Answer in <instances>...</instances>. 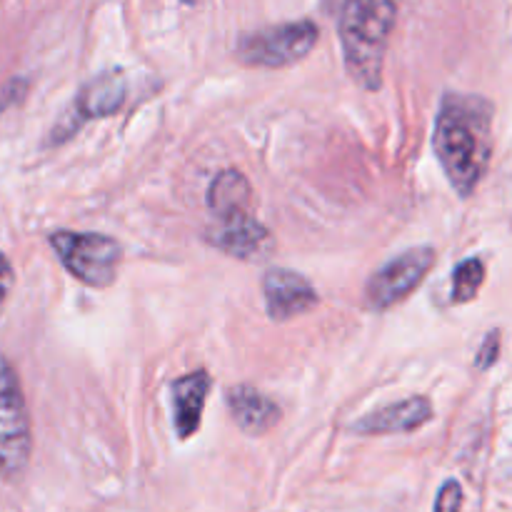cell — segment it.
I'll return each instance as SVG.
<instances>
[{"label":"cell","mask_w":512,"mask_h":512,"mask_svg":"<svg viewBox=\"0 0 512 512\" xmlns=\"http://www.w3.org/2000/svg\"><path fill=\"white\" fill-rule=\"evenodd\" d=\"M435 158L460 198H470L493 155V103L483 95L445 93L433 133Z\"/></svg>","instance_id":"cell-1"},{"label":"cell","mask_w":512,"mask_h":512,"mask_svg":"<svg viewBox=\"0 0 512 512\" xmlns=\"http://www.w3.org/2000/svg\"><path fill=\"white\" fill-rule=\"evenodd\" d=\"M398 23L395 0H343L338 35L345 70L358 88L378 93L383 88L385 55Z\"/></svg>","instance_id":"cell-2"},{"label":"cell","mask_w":512,"mask_h":512,"mask_svg":"<svg viewBox=\"0 0 512 512\" xmlns=\"http://www.w3.org/2000/svg\"><path fill=\"white\" fill-rule=\"evenodd\" d=\"M33 453L28 403L18 373L0 355V480L13 483L25 473Z\"/></svg>","instance_id":"cell-3"},{"label":"cell","mask_w":512,"mask_h":512,"mask_svg":"<svg viewBox=\"0 0 512 512\" xmlns=\"http://www.w3.org/2000/svg\"><path fill=\"white\" fill-rule=\"evenodd\" d=\"M48 243L60 258L63 268L88 288H110L118 278L123 248L115 238L100 233L55 230Z\"/></svg>","instance_id":"cell-4"},{"label":"cell","mask_w":512,"mask_h":512,"mask_svg":"<svg viewBox=\"0 0 512 512\" xmlns=\"http://www.w3.org/2000/svg\"><path fill=\"white\" fill-rule=\"evenodd\" d=\"M320 28L313 20H290L245 33L235 45V58L248 68H288L308 58L318 45Z\"/></svg>","instance_id":"cell-5"},{"label":"cell","mask_w":512,"mask_h":512,"mask_svg":"<svg viewBox=\"0 0 512 512\" xmlns=\"http://www.w3.org/2000/svg\"><path fill=\"white\" fill-rule=\"evenodd\" d=\"M433 265L435 250L428 248V245L395 255L390 263H385L383 268L370 275L368 285H365L368 308L375 310V313H385V310L405 303L423 285Z\"/></svg>","instance_id":"cell-6"},{"label":"cell","mask_w":512,"mask_h":512,"mask_svg":"<svg viewBox=\"0 0 512 512\" xmlns=\"http://www.w3.org/2000/svg\"><path fill=\"white\" fill-rule=\"evenodd\" d=\"M125 95H128V80H125L123 70H105V73L90 78L75 95L68 113L60 118L58 128L53 130V143L73 138L85 120L115 115L125 105Z\"/></svg>","instance_id":"cell-7"},{"label":"cell","mask_w":512,"mask_h":512,"mask_svg":"<svg viewBox=\"0 0 512 512\" xmlns=\"http://www.w3.org/2000/svg\"><path fill=\"white\" fill-rule=\"evenodd\" d=\"M205 235L210 245L238 260H260L273 250V235L258 218H253V213L213 218Z\"/></svg>","instance_id":"cell-8"},{"label":"cell","mask_w":512,"mask_h":512,"mask_svg":"<svg viewBox=\"0 0 512 512\" xmlns=\"http://www.w3.org/2000/svg\"><path fill=\"white\" fill-rule=\"evenodd\" d=\"M265 310L275 323H288L310 313L318 305V290L300 273L288 268H270L263 278Z\"/></svg>","instance_id":"cell-9"},{"label":"cell","mask_w":512,"mask_h":512,"mask_svg":"<svg viewBox=\"0 0 512 512\" xmlns=\"http://www.w3.org/2000/svg\"><path fill=\"white\" fill-rule=\"evenodd\" d=\"M433 415V403L428 398H423V395H415V398L390 403L385 408L363 415L353 425V433L373 435V438H380V435L415 433V430L425 428L433 420Z\"/></svg>","instance_id":"cell-10"},{"label":"cell","mask_w":512,"mask_h":512,"mask_svg":"<svg viewBox=\"0 0 512 512\" xmlns=\"http://www.w3.org/2000/svg\"><path fill=\"white\" fill-rule=\"evenodd\" d=\"M225 403H228L235 425L250 438L268 435L283 418L278 405L268 395L255 390L253 385H233V388H228L225 390Z\"/></svg>","instance_id":"cell-11"},{"label":"cell","mask_w":512,"mask_h":512,"mask_svg":"<svg viewBox=\"0 0 512 512\" xmlns=\"http://www.w3.org/2000/svg\"><path fill=\"white\" fill-rule=\"evenodd\" d=\"M208 370H195V373L183 375L170 385V395H173V428L180 440H190L200 430L203 423L205 400L210 393Z\"/></svg>","instance_id":"cell-12"},{"label":"cell","mask_w":512,"mask_h":512,"mask_svg":"<svg viewBox=\"0 0 512 512\" xmlns=\"http://www.w3.org/2000/svg\"><path fill=\"white\" fill-rule=\"evenodd\" d=\"M208 208L213 218L250 213V208H253V188H250L248 178L233 168L215 175L208 188Z\"/></svg>","instance_id":"cell-13"},{"label":"cell","mask_w":512,"mask_h":512,"mask_svg":"<svg viewBox=\"0 0 512 512\" xmlns=\"http://www.w3.org/2000/svg\"><path fill=\"white\" fill-rule=\"evenodd\" d=\"M485 283V263L480 258H468L455 268L453 273V298L455 305L473 303Z\"/></svg>","instance_id":"cell-14"},{"label":"cell","mask_w":512,"mask_h":512,"mask_svg":"<svg viewBox=\"0 0 512 512\" xmlns=\"http://www.w3.org/2000/svg\"><path fill=\"white\" fill-rule=\"evenodd\" d=\"M460 508H463V488L458 480H448L435 500V512H460Z\"/></svg>","instance_id":"cell-15"},{"label":"cell","mask_w":512,"mask_h":512,"mask_svg":"<svg viewBox=\"0 0 512 512\" xmlns=\"http://www.w3.org/2000/svg\"><path fill=\"white\" fill-rule=\"evenodd\" d=\"M498 353H500V333L498 330H493V333H488L485 343L480 345L478 355H475V368L478 370L493 368L495 360H498Z\"/></svg>","instance_id":"cell-16"},{"label":"cell","mask_w":512,"mask_h":512,"mask_svg":"<svg viewBox=\"0 0 512 512\" xmlns=\"http://www.w3.org/2000/svg\"><path fill=\"white\" fill-rule=\"evenodd\" d=\"M13 285H15L13 265H10L8 258L0 253V313H3L5 305H8L10 293H13Z\"/></svg>","instance_id":"cell-17"},{"label":"cell","mask_w":512,"mask_h":512,"mask_svg":"<svg viewBox=\"0 0 512 512\" xmlns=\"http://www.w3.org/2000/svg\"><path fill=\"white\" fill-rule=\"evenodd\" d=\"M180 3H185V5H198L200 0H180Z\"/></svg>","instance_id":"cell-18"}]
</instances>
